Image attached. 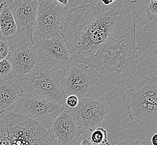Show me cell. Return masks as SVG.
Instances as JSON below:
<instances>
[{"label": "cell", "mask_w": 157, "mask_h": 145, "mask_svg": "<svg viewBox=\"0 0 157 145\" xmlns=\"http://www.w3.org/2000/svg\"><path fill=\"white\" fill-rule=\"evenodd\" d=\"M136 0L85 1L68 8L60 34L74 62L105 76L113 84H125L137 71L142 48L136 45Z\"/></svg>", "instance_id": "cell-1"}, {"label": "cell", "mask_w": 157, "mask_h": 145, "mask_svg": "<svg viewBox=\"0 0 157 145\" xmlns=\"http://www.w3.org/2000/svg\"><path fill=\"white\" fill-rule=\"evenodd\" d=\"M0 145H57L49 130L16 112H0Z\"/></svg>", "instance_id": "cell-2"}, {"label": "cell", "mask_w": 157, "mask_h": 145, "mask_svg": "<svg viewBox=\"0 0 157 145\" xmlns=\"http://www.w3.org/2000/svg\"><path fill=\"white\" fill-rule=\"evenodd\" d=\"M123 100L131 121L148 129L157 122V77L156 70L151 77H145L135 87L125 91Z\"/></svg>", "instance_id": "cell-3"}, {"label": "cell", "mask_w": 157, "mask_h": 145, "mask_svg": "<svg viewBox=\"0 0 157 145\" xmlns=\"http://www.w3.org/2000/svg\"><path fill=\"white\" fill-rule=\"evenodd\" d=\"M61 75L48 69L40 61L36 68L22 79L26 93L45 97L66 106L67 95L61 82Z\"/></svg>", "instance_id": "cell-4"}, {"label": "cell", "mask_w": 157, "mask_h": 145, "mask_svg": "<svg viewBox=\"0 0 157 145\" xmlns=\"http://www.w3.org/2000/svg\"><path fill=\"white\" fill-rule=\"evenodd\" d=\"M67 108L66 106L61 105L45 97L26 93L6 111L25 115L49 129L55 119Z\"/></svg>", "instance_id": "cell-5"}, {"label": "cell", "mask_w": 157, "mask_h": 145, "mask_svg": "<svg viewBox=\"0 0 157 145\" xmlns=\"http://www.w3.org/2000/svg\"><path fill=\"white\" fill-rule=\"evenodd\" d=\"M61 82L67 96L75 95L79 100L90 97L96 83L91 68L74 61L63 70Z\"/></svg>", "instance_id": "cell-6"}, {"label": "cell", "mask_w": 157, "mask_h": 145, "mask_svg": "<svg viewBox=\"0 0 157 145\" xmlns=\"http://www.w3.org/2000/svg\"><path fill=\"white\" fill-rule=\"evenodd\" d=\"M35 46L40 61L52 71L63 70L73 62L61 34L41 39Z\"/></svg>", "instance_id": "cell-7"}, {"label": "cell", "mask_w": 157, "mask_h": 145, "mask_svg": "<svg viewBox=\"0 0 157 145\" xmlns=\"http://www.w3.org/2000/svg\"><path fill=\"white\" fill-rule=\"evenodd\" d=\"M68 8L55 0H37L35 31L40 39L60 34L62 19Z\"/></svg>", "instance_id": "cell-8"}, {"label": "cell", "mask_w": 157, "mask_h": 145, "mask_svg": "<svg viewBox=\"0 0 157 145\" xmlns=\"http://www.w3.org/2000/svg\"><path fill=\"white\" fill-rule=\"evenodd\" d=\"M71 112L81 130L91 132L99 127L108 117L109 111L104 100L88 97L80 99L78 105L72 109Z\"/></svg>", "instance_id": "cell-9"}, {"label": "cell", "mask_w": 157, "mask_h": 145, "mask_svg": "<svg viewBox=\"0 0 157 145\" xmlns=\"http://www.w3.org/2000/svg\"><path fill=\"white\" fill-rule=\"evenodd\" d=\"M8 5L17 25L21 41L35 44L33 33L36 24L37 0H10Z\"/></svg>", "instance_id": "cell-10"}, {"label": "cell", "mask_w": 157, "mask_h": 145, "mask_svg": "<svg viewBox=\"0 0 157 145\" xmlns=\"http://www.w3.org/2000/svg\"><path fill=\"white\" fill-rule=\"evenodd\" d=\"M6 59L11 64L14 76L21 79L30 73L40 62L35 44L22 41L11 46Z\"/></svg>", "instance_id": "cell-11"}, {"label": "cell", "mask_w": 157, "mask_h": 145, "mask_svg": "<svg viewBox=\"0 0 157 145\" xmlns=\"http://www.w3.org/2000/svg\"><path fill=\"white\" fill-rule=\"evenodd\" d=\"M48 130L57 145H76L82 133L68 108L55 119Z\"/></svg>", "instance_id": "cell-12"}, {"label": "cell", "mask_w": 157, "mask_h": 145, "mask_svg": "<svg viewBox=\"0 0 157 145\" xmlns=\"http://www.w3.org/2000/svg\"><path fill=\"white\" fill-rule=\"evenodd\" d=\"M25 94L21 79L15 76L0 79V112L6 111Z\"/></svg>", "instance_id": "cell-13"}, {"label": "cell", "mask_w": 157, "mask_h": 145, "mask_svg": "<svg viewBox=\"0 0 157 145\" xmlns=\"http://www.w3.org/2000/svg\"><path fill=\"white\" fill-rule=\"evenodd\" d=\"M0 31L2 38L7 41L18 35L17 25L6 2L0 4Z\"/></svg>", "instance_id": "cell-14"}, {"label": "cell", "mask_w": 157, "mask_h": 145, "mask_svg": "<svg viewBox=\"0 0 157 145\" xmlns=\"http://www.w3.org/2000/svg\"><path fill=\"white\" fill-rule=\"evenodd\" d=\"M157 41L156 39L148 42L144 49H142V54L145 57V63L151 69H157Z\"/></svg>", "instance_id": "cell-15"}, {"label": "cell", "mask_w": 157, "mask_h": 145, "mask_svg": "<svg viewBox=\"0 0 157 145\" xmlns=\"http://www.w3.org/2000/svg\"><path fill=\"white\" fill-rule=\"evenodd\" d=\"M89 139L94 145L104 144L108 142V132L103 127H97L95 130L91 131Z\"/></svg>", "instance_id": "cell-16"}, {"label": "cell", "mask_w": 157, "mask_h": 145, "mask_svg": "<svg viewBox=\"0 0 157 145\" xmlns=\"http://www.w3.org/2000/svg\"><path fill=\"white\" fill-rule=\"evenodd\" d=\"M14 76L11 64L7 59L0 61V79L7 78Z\"/></svg>", "instance_id": "cell-17"}, {"label": "cell", "mask_w": 157, "mask_h": 145, "mask_svg": "<svg viewBox=\"0 0 157 145\" xmlns=\"http://www.w3.org/2000/svg\"><path fill=\"white\" fill-rule=\"evenodd\" d=\"M146 18L148 21L156 24L157 22V1H151L146 8Z\"/></svg>", "instance_id": "cell-18"}, {"label": "cell", "mask_w": 157, "mask_h": 145, "mask_svg": "<svg viewBox=\"0 0 157 145\" xmlns=\"http://www.w3.org/2000/svg\"><path fill=\"white\" fill-rule=\"evenodd\" d=\"M10 48L6 40L0 39V61L6 59L9 54Z\"/></svg>", "instance_id": "cell-19"}, {"label": "cell", "mask_w": 157, "mask_h": 145, "mask_svg": "<svg viewBox=\"0 0 157 145\" xmlns=\"http://www.w3.org/2000/svg\"><path fill=\"white\" fill-rule=\"evenodd\" d=\"M79 98L75 95L67 96L65 101L66 107L67 108L74 109L78 105Z\"/></svg>", "instance_id": "cell-20"}, {"label": "cell", "mask_w": 157, "mask_h": 145, "mask_svg": "<svg viewBox=\"0 0 157 145\" xmlns=\"http://www.w3.org/2000/svg\"><path fill=\"white\" fill-rule=\"evenodd\" d=\"M78 145H94L90 141V139L85 136L82 139V141L80 143V144Z\"/></svg>", "instance_id": "cell-21"}, {"label": "cell", "mask_w": 157, "mask_h": 145, "mask_svg": "<svg viewBox=\"0 0 157 145\" xmlns=\"http://www.w3.org/2000/svg\"><path fill=\"white\" fill-rule=\"evenodd\" d=\"M133 145H152L150 141H139L136 140Z\"/></svg>", "instance_id": "cell-22"}, {"label": "cell", "mask_w": 157, "mask_h": 145, "mask_svg": "<svg viewBox=\"0 0 157 145\" xmlns=\"http://www.w3.org/2000/svg\"><path fill=\"white\" fill-rule=\"evenodd\" d=\"M55 1L61 6L65 7H68L69 3V0H55Z\"/></svg>", "instance_id": "cell-23"}, {"label": "cell", "mask_w": 157, "mask_h": 145, "mask_svg": "<svg viewBox=\"0 0 157 145\" xmlns=\"http://www.w3.org/2000/svg\"><path fill=\"white\" fill-rule=\"evenodd\" d=\"M152 145H157V134L155 133L153 136H151V139Z\"/></svg>", "instance_id": "cell-24"}, {"label": "cell", "mask_w": 157, "mask_h": 145, "mask_svg": "<svg viewBox=\"0 0 157 145\" xmlns=\"http://www.w3.org/2000/svg\"><path fill=\"white\" fill-rule=\"evenodd\" d=\"M112 145L110 143H109V142H107V143H104V144H101V145Z\"/></svg>", "instance_id": "cell-25"}, {"label": "cell", "mask_w": 157, "mask_h": 145, "mask_svg": "<svg viewBox=\"0 0 157 145\" xmlns=\"http://www.w3.org/2000/svg\"><path fill=\"white\" fill-rule=\"evenodd\" d=\"M1 38H2V37L1 33V31H0V39H1Z\"/></svg>", "instance_id": "cell-26"}, {"label": "cell", "mask_w": 157, "mask_h": 145, "mask_svg": "<svg viewBox=\"0 0 157 145\" xmlns=\"http://www.w3.org/2000/svg\"><path fill=\"white\" fill-rule=\"evenodd\" d=\"M151 1H157V0H150Z\"/></svg>", "instance_id": "cell-27"}]
</instances>
